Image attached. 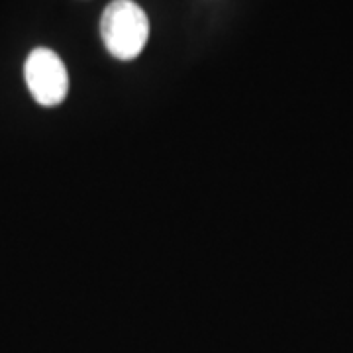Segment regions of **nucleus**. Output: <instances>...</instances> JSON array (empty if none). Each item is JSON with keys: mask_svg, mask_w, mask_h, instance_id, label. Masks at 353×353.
<instances>
[{"mask_svg": "<svg viewBox=\"0 0 353 353\" xmlns=\"http://www.w3.org/2000/svg\"><path fill=\"white\" fill-rule=\"evenodd\" d=\"M26 83L41 106H57L65 101L69 90V75L61 57L55 51L38 48L30 53L26 61Z\"/></svg>", "mask_w": 353, "mask_h": 353, "instance_id": "f03ea898", "label": "nucleus"}, {"mask_svg": "<svg viewBox=\"0 0 353 353\" xmlns=\"http://www.w3.org/2000/svg\"><path fill=\"white\" fill-rule=\"evenodd\" d=\"M106 50L120 61L136 59L150 38V20L134 0H112L101 18Z\"/></svg>", "mask_w": 353, "mask_h": 353, "instance_id": "f257e3e1", "label": "nucleus"}]
</instances>
